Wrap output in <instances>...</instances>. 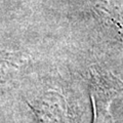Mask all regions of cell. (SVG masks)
<instances>
[{
    "label": "cell",
    "instance_id": "obj_3",
    "mask_svg": "<svg viewBox=\"0 0 123 123\" xmlns=\"http://www.w3.org/2000/svg\"><path fill=\"white\" fill-rule=\"evenodd\" d=\"M28 56L21 51L0 49V92L13 85L14 80L24 70Z\"/></svg>",
    "mask_w": 123,
    "mask_h": 123
},
{
    "label": "cell",
    "instance_id": "obj_1",
    "mask_svg": "<svg viewBox=\"0 0 123 123\" xmlns=\"http://www.w3.org/2000/svg\"><path fill=\"white\" fill-rule=\"evenodd\" d=\"M87 80L92 104L91 123H112L110 106L123 92V81L98 65L89 67Z\"/></svg>",
    "mask_w": 123,
    "mask_h": 123
},
{
    "label": "cell",
    "instance_id": "obj_2",
    "mask_svg": "<svg viewBox=\"0 0 123 123\" xmlns=\"http://www.w3.org/2000/svg\"><path fill=\"white\" fill-rule=\"evenodd\" d=\"M37 123H70L69 108L64 97L48 91L33 103H28Z\"/></svg>",
    "mask_w": 123,
    "mask_h": 123
}]
</instances>
